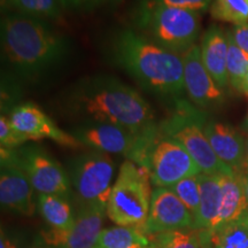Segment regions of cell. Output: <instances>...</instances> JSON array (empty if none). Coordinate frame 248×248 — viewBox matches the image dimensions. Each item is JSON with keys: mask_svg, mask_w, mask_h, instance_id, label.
Segmentation results:
<instances>
[{"mask_svg": "<svg viewBox=\"0 0 248 248\" xmlns=\"http://www.w3.org/2000/svg\"><path fill=\"white\" fill-rule=\"evenodd\" d=\"M99 248H156L153 235L132 226H110L101 231L97 241Z\"/></svg>", "mask_w": 248, "mask_h": 248, "instance_id": "44dd1931", "label": "cell"}, {"mask_svg": "<svg viewBox=\"0 0 248 248\" xmlns=\"http://www.w3.org/2000/svg\"><path fill=\"white\" fill-rule=\"evenodd\" d=\"M202 130L218 159L234 172L246 170V138L230 124L207 119Z\"/></svg>", "mask_w": 248, "mask_h": 248, "instance_id": "2e32d148", "label": "cell"}, {"mask_svg": "<svg viewBox=\"0 0 248 248\" xmlns=\"http://www.w3.org/2000/svg\"><path fill=\"white\" fill-rule=\"evenodd\" d=\"M195 229L192 213L169 187H155L152 192L147 219L140 230L147 235Z\"/></svg>", "mask_w": 248, "mask_h": 248, "instance_id": "30bf717a", "label": "cell"}, {"mask_svg": "<svg viewBox=\"0 0 248 248\" xmlns=\"http://www.w3.org/2000/svg\"><path fill=\"white\" fill-rule=\"evenodd\" d=\"M107 215V208L94 204H82L75 224L68 232L48 230L43 233L45 244L59 248H88L97 244Z\"/></svg>", "mask_w": 248, "mask_h": 248, "instance_id": "5bb4252c", "label": "cell"}, {"mask_svg": "<svg viewBox=\"0 0 248 248\" xmlns=\"http://www.w3.org/2000/svg\"><path fill=\"white\" fill-rule=\"evenodd\" d=\"M71 133L90 150L106 154H122L128 160H131L140 137L123 126L95 121H85Z\"/></svg>", "mask_w": 248, "mask_h": 248, "instance_id": "7c38bea8", "label": "cell"}, {"mask_svg": "<svg viewBox=\"0 0 248 248\" xmlns=\"http://www.w3.org/2000/svg\"><path fill=\"white\" fill-rule=\"evenodd\" d=\"M245 192H246V198L248 202V164H246V170H245Z\"/></svg>", "mask_w": 248, "mask_h": 248, "instance_id": "e575fe53", "label": "cell"}, {"mask_svg": "<svg viewBox=\"0 0 248 248\" xmlns=\"http://www.w3.org/2000/svg\"><path fill=\"white\" fill-rule=\"evenodd\" d=\"M61 0H14L13 12L40 18V20L58 21L63 14Z\"/></svg>", "mask_w": 248, "mask_h": 248, "instance_id": "cb8c5ba5", "label": "cell"}, {"mask_svg": "<svg viewBox=\"0 0 248 248\" xmlns=\"http://www.w3.org/2000/svg\"><path fill=\"white\" fill-rule=\"evenodd\" d=\"M111 1H113V2H119V1H121V0H111Z\"/></svg>", "mask_w": 248, "mask_h": 248, "instance_id": "ab89813d", "label": "cell"}, {"mask_svg": "<svg viewBox=\"0 0 248 248\" xmlns=\"http://www.w3.org/2000/svg\"><path fill=\"white\" fill-rule=\"evenodd\" d=\"M111 58L142 89L166 97L184 94L183 55L162 47L135 29H123L110 44Z\"/></svg>", "mask_w": 248, "mask_h": 248, "instance_id": "3957f363", "label": "cell"}, {"mask_svg": "<svg viewBox=\"0 0 248 248\" xmlns=\"http://www.w3.org/2000/svg\"><path fill=\"white\" fill-rule=\"evenodd\" d=\"M244 176L245 171L233 172L231 175H219L222 187V204L215 229L235 221L248 212Z\"/></svg>", "mask_w": 248, "mask_h": 248, "instance_id": "ac0fdd59", "label": "cell"}, {"mask_svg": "<svg viewBox=\"0 0 248 248\" xmlns=\"http://www.w3.org/2000/svg\"><path fill=\"white\" fill-rule=\"evenodd\" d=\"M200 207L195 217V229L213 231L216 226L222 204V187L219 175L200 173Z\"/></svg>", "mask_w": 248, "mask_h": 248, "instance_id": "d6986e66", "label": "cell"}, {"mask_svg": "<svg viewBox=\"0 0 248 248\" xmlns=\"http://www.w3.org/2000/svg\"><path fill=\"white\" fill-rule=\"evenodd\" d=\"M209 13L219 22L244 26L248 23V0H214Z\"/></svg>", "mask_w": 248, "mask_h": 248, "instance_id": "d4e9b609", "label": "cell"}, {"mask_svg": "<svg viewBox=\"0 0 248 248\" xmlns=\"http://www.w3.org/2000/svg\"><path fill=\"white\" fill-rule=\"evenodd\" d=\"M247 164H248V162H247Z\"/></svg>", "mask_w": 248, "mask_h": 248, "instance_id": "60d3db41", "label": "cell"}, {"mask_svg": "<svg viewBox=\"0 0 248 248\" xmlns=\"http://www.w3.org/2000/svg\"><path fill=\"white\" fill-rule=\"evenodd\" d=\"M9 151L12 159L23 170L36 192L69 197L71 184L67 170L44 148L26 144Z\"/></svg>", "mask_w": 248, "mask_h": 248, "instance_id": "9c48e42d", "label": "cell"}, {"mask_svg": "<svg viewBox=\"0 0 248 248\" xmlns=\"http://www.w3.org/2000/svg\"><path fill=\"white\" fill-rule=\"evenodd\" d=\"M153 237L156 248H207L210 245L209 231L200 229L171 231Z\"/></svg>", "mask_w": 248, "mask_h": 248, "instance_id": "603a6c76", "label": "cell"}, {"mask_svg": "<svg viewBox=\"0 0 248 248\" xmlns=\"http://www.w3.org/2000/svg\"><path fill=\"white\" fill-rule=\"evenodd\" d=\"M151 1L160 2L168 6H175V7L191 9V11L198 12V13H204L207 9L210 8V5L214 0H151Z\"/></svg>", "mask_w": 248, "mask_h": 248, "instance_id": "f1b7e54d", "label": "cell"}, {"mask_svg": "<svg viewBox=\"0 0 248 248\" xmlns=\"http://www.w3.org/2000/svg\"><path fill=\"white\" fill-rule=\"evenodd\" d=\"M88 248H99L97 245H93V246H91V247H88Z\"/></svg>", "mask_w": 248, "mask_h": 248, "instance_id": "f35d334b", "label": "cell"}, {"mask_svg": "<svg viewBox=\"0 0 248 248\" xmlns=\"http://www.w3.org/2000/svg\"><path fill=\"white\" fill-rule=\"evenodd\" d=\"M8 117L12 125L24 136L28 141L48 139L71 150H78L83 147V145L74 137L73 133L66 132L59 128L47 114H45L32 102L18 104L9 113Z\"/></svg>", "mask_w": 248, "mask_h": 248, "instance_id": "8fae6325", "label": "cell"}, {"mask_svg": "<svg viewBox=\"0 0 248 248\" xmlns=\"http://www.w3.org/2000/svg\"><path fill=\"white\" fill-rule=\"evenodd\" d=\"M105 0H61L64 9L75 12H86L98 7Z\"/></svg>", "mask_w": 248, "mask_h": 248, "instance_id": "f546056e", "label": "cell"}, {"mask_svg": "<svg viewBox=\"0 0 248 248\" xmlns=\"http://www.w3.org/2000/svg\"><path fill=\"white\" fill-rule=\"evenodd\" d=\"M226 32H228L229 38L228 63H226L229 83L232 89L239 92L241 83L248 73V54L235 44L230 30H228Z\"/></svg>", "mask_w": 248, "mask_h": 248, "instance_id": "484cf974", "label": "cell"}, {"mask_svg": "<svg viewBox=\"0 0 248 248\" xmlns=\"http://www.w3.org/2000/svg\"><path fill=\"white\" fill-rule=\"evenodd\" d=\"M27 248H59V247L51 246V245H47V244H37V245H32V246L27 247Z\"/></svg>", "mask_w": 248, "mask_h": 248, "instance_id": "d590c367", "label": "cell"}, {"mask_svg": "<svg viewBox=\"0 0 248 248\" xmlns=\"http://www.w3.org/2000/svg\"><path fill=\"white\" fill-rule=\"evenodd\" d=\"M246 156H247V162H248V137L246 138Z\"/></svg>", "mask_w": 248, "mask_h": 248, "instance_id": "74e56055", "label": "cell"}, {"mask_svg": "<svg viewBox=\"0 0 248 248\" xmlns=\"http://www.w3.org/2000/svg\"><path fill=\"white\" fill-rule=\"evenodd\" d=\"M0 248H20L17 238L11 232L5 230L4 228L1 229V233H0Z\"/></svg>", "mask_w": 248, "mask_h": 248, "instance_id": "1f68e13d", "label": "cell"}, {"mask_svg": "<svg viewBox=\"0 0 248 248\" xmlns=\"http://www.w3.org/2000/svg\"><path fill=\"white\" fill-rule=\"evenodd\" d=\"M183 62L184 89L192 104L199 109L221 105L224 101V93L204 67L200 45L197 44L186 52Z\"/></svg>", "mask_w": 248, "mask_h": 248, "instance_id": "9a60e30c", "label": "cell"}, {"mask_svg": "<svg viewBox=\"0 0 248 248\" xmlns=\"http://www.w3.org/2000/svg\"><path fill=\"white\" fill-rule=\"evenodd\" d=\"M152 192L148 170L124 161L108 198V218L116 225L141 229L150 213Z\"/></svg>", "mask_w": 248, "mask_h": 248, "instance_id": "8992f818", "label": "cell"}, {"mask_svg": "<svg viewBox=\"0 0 248 248\" xmlns=\"http://www.w3.org/2000/svg\"><path fill=\"white\" fill-rule=\"evenodd\" d=\"M29 178L14 162L11 151L0 148V202L2 208L24 216H32L37 204Z\"/></svg>", "mask_w": 248, "mask_h": 248, "instance_id": "4fadbf2b", "label": "cell"}, {"mask_svg": "<svg viewBox=\"0 0 248 248\" xmlns=\"http://www.w3.org/2000/svg\"><path fill=\"white\" fill-rule=\"evenodd\" d=\"M38 208L43 219L47 223L51 230L68 232L75 224L76 216L68 197L57 194H38Z\"/></svg>", "mask_w": 248, "mask_h": 248, "instance_id": "ffe728a7", "label": "cell"}, {"mask_svg": "<svg viewBox=\"0 0 248 248\" xmlns=\"http://www.w3.org/2000/svg\"><path fill=\"white\" fill-rule=\"evenodd\" d=\"M141 167L155 187H171L183 179L200 175L199 167L179 142L160 131L159 124L145 152Z\"/></svg>", "mask_w": 248, "mask_h": 248, "instance_id": "52a82bcc", "label": "cell"}, {"mask_svg": "<svg viewBox=\"0 0 248 248\" xmlns=\"http://www.w3.org/2000/svg\"><path fill=\"white\" fill-rule=\"evenodd\" d=\"M114 170L115 167L109 155L91 150L71 159L67 172L82 204L107 208Z\"/></svg>", "mask_w": 248, "mask_h": 248, "instance_id": "ba28073f", "label": "cell"}, {"mask_svg": "<svg viewBox=\"0 0 248 248\" xmlns=\"http://www.w3.org/2000/svg\"><path fill=\"white\" fill-rule=\"evenodd\" d=\"M207 119V113L179 99L171 114L159 123V129L187 151L201 173L231 175L234 171L218 159L204 135L202 125Z\"/></svg>", "mask_w": 248, "mask_h": 248, "instance_id": "5b68a950", "label": "cell"}, {"mask_svg": "<svg viewBox=\"0 0 248 248\" xmlns=\"http://www.w3.org/2000/svg\"><path fill=\"white\" fill-rule=\"evenodd\" d=\"M200 49L204 67L216 84L224 91L230 85L226 67L229 51L228 32L217 24L210 26L201 38Z\"/></svg>", "mask_w": 248, "mask_h": 248, "instance_id": "e0dca14e", "label": "cell"}, {"mask_svg": "<svg viewBox=\"0 0 248 248\" xmlns=\"http://www.w3.org/2000/svg\"><path fill=\"white\" fill-rule=\"evenodd\" d=\"M67 108L86 121L107 122L141 136L156 125L148 101L131 86L109 75L79 80L66 98Z\"/></svg>", "mask_w": 248, "mask_h": 248, "instance_id": "6da1fadb", "label": "cell"}, {"mask_svg": "<svg viewBox=\"0 0 248 248\" xmlns=\"http://www.w3.org/2000/svg\"><path fill=\"white\" fill-rule=\"evenodd\" d=\"M213 248H248V212L209 232Z\"/></svg>", "mask_w": 248, "mask_h": 248, "instance_id": "7402d4cb", "label": "cell"}, {"mask_svg": "<svg viewBox=\"0 0 248 248\" xmlns=\"http://www.w3.org/2000/svg\"><path fill=\"white\" fill-rule=\"evenodd\" d=\"M2 57L23 78L33 79L60 66L69 55L70 44L49 22L9 12L0 24Z\"/></svg>", "mask_w": 248, "mask_h": 248, "instance_id": "7a4b0ae2", "label": "cell"}, {"mask_svg": "<svg viewBox=\"0 0 248 248\" xmlns=\"http://www.w3.org/2000/svg\"><path fill=\"white\" fill-rule=\"evenodd\" d=\"M241 129H243L246 133H248V114H247V116L245 117L243 124H241Z\"/></svg>", "mask_w": 248, "mask_h": 248, "instance_id": "8d00e7d4", "label": "cell"}, {"mask_svg": "<svg viewBox=\"0 0 248 248\" xmlns=\"http://www.w3.org/2000/svg\"><path fill=\"white\" fill-rule=\"evenodd\" d=\"M239 93H243V94L247 95V97H248V73H247L246 77H245V78H244L243 83H241Z\"/></svg>", "mask_w": 248, "mask_h": 248, "instance_id": "836d02e7", "label": "cell"}, {"mask_svg": "<svg viewBox=\"0 0 248 248\" xmlns=\"http://www.w3.org/2000/svg\"><path fill=\"white\" fill-rule=\"evenodd\" d=\"M233 40L239 47L248 54V23L233 27L230 30Z\"/></svg>", "mask_w": 248, "mask_h": 248, "instance_id": "4dcf8cb0", "label": "cell"}, {"mask_svg": "<svg viewBox=\"0 0 248 248\" xmlns=\"http://www.w3.org/2000/svg\"><path fill=\"white\" fill-rule=\"evenodd\" d=\"M169 188L187 207V209L192 213L195 221V217L198 216V213H199L201 197L199 175L183 179V181L178 182L177 184L172 185Z\"/></svg>", "mask_w": 248, "mask_h": 248, "instance_id": "4316f807", "label": "cell"}, {"mask_svg": "<svg viewBox=\"0 0 248 248\" xmlns=\"http://www.w3.org/2000/svg\"><path fill=\"white\" fill-rule=\"evenodd\" d=\"M133 23L139 33L179 55L197 45L201 32L200 13L151 0H140Z\"/></svg>", "mask_w": 248, "mask_h": 248, "instance_id": "277c9868", "label": "cell"}, {"mask_svg": "<svg viewBox=\"0 0 248 248\" xmlns=\"http://www.w3.org/2000/svg\"><path fill=\"white\" fill-rule=\"evenodd\" d=\"M13 1L14 0H0V8L2 14L13 12Z\"/></svg>", "mask_w": 248, "mask_h": 248, "instance_id": "d6a6232c", "label": "cell"}, {"mask_svg": "<svg viewBox=\"0 0 248 248\" xmlns=\"http://www.w3.org/2000/svg\"><path fill=\"white\" fill-rule=\"evenodd\" d=\"M27 142V138L12 125L8 115L1 114L0 116V146L1 148L16 150L26 145Z\"/></svg>", "mask_w": 248, "mask_h": 248, "instance_id": "83f0119b", "label": "cell"}]
</instances>
